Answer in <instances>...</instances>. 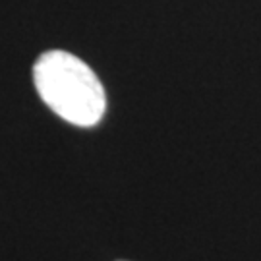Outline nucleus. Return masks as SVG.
I'll return each instance as SVG.
<instances>
[{
  "instance_id": "1",
  "label": "nucleus",
  "mask_w": 261,
  "mask_h": 261,
  "mask_svg": "<svg viewBox=\"0 0 261 261\" xmlns=\"http://www.w3.org/2000/svg\"><path fill=\"white\" fill-rule=\"evenodd\" d=\"M39 97L66 122L89 128L99 124L107 111L105 87L95 72L66 50H48L33 66Z\"/></svg>"
}]
</instances>
